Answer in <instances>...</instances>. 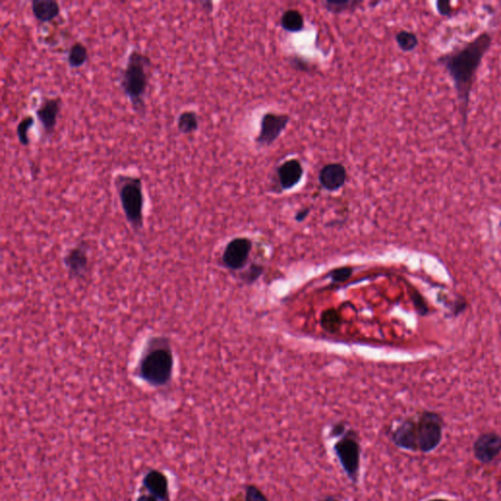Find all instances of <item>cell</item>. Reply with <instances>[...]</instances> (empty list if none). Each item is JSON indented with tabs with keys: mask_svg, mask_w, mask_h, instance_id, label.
<instances>
[{
	"mask_svg": "<svg viewBox=\"0 0 501 501\" xmlns=\"http://www.w3.org/2000/svg\"><path fill=\"white\" fill-rule=\"evenodd\" d=\"M493 44V35L481 33L471 42L459 49L443 54L437 59L439 65L445 69L455 85L462 118V134H466L470 99L476 76L484 57Z\"/></svg>",
	"mask_w": 501,
	"mask_h": 501,
	"instance_id": "1",
	"label": "cell"
},
{
	"mask_svg": "<svg viewBox=\"0 0 501 501\" xmlns=\"http://www.w3.org/2000/svg\"><path fill=\"white\" fill-rule=\"evenodd\" d=\"M445 421L440 413L423 410L403 418L392 429L391 441L401 450L410 452H433L443 438Z\"/></svg>",
	"mask_w": 501,
	"mask_h": 501,
	"instance_id": "2",
	"label": "cell"
},
{
	"mask_svg": "<svg viewBox=\"0 0 501 501\" xmlns=\"http://www.w3.org/2000/svg\"><path fill=\"white\" fill-rule=\"evenodd\" d=\"M175 368V355L170 339L165 336L152 337L147 342L137 363V377L154 388L170 383Z\"/></svg>",
	"mask_w": 501,
	"mask_h": 501,
	"instance_id": "3",
	"label": "cell"
},
{
	"mask_svg": "<svg viewBox=\"0 0 501 501\" xmlns=\"http://www.w3.org/2000/svg\"><path fill=\"white\" fill-rule=\"evenodd\" d=\"M150 56L139 49L128 53L125 67L121 69L118 82L123 94L137 115L144 117L147 112L146 94L152 68Z\"/></svg>",
	"mask_w": 501,
	"mask_h": 501,
	"instance_id": "4",
	"label": "cell"
},
{
	"mask_svg": "<svg viewBox=\"0 0 501 501\" xmlns=\"http://www.w3.org/2000/svg\"><path fill=\"white\" fill-rule=\"evenodd\" d=\"M114 186L125 220L135 234L144 229L145 194L141 177L127 173H118L114 177Z\"/></svg>",
	"mask_w": 501,
	"mask_h": 501,
	"instance_id": "5",
	"label": "cell"
},
{
	"mask_svg": "<svg viewBox=\"0 0 501 501\" xmlns=\"http://www.w3.org/2000/svg\"><path fill=\"white\" fill-rule=\"evenodd\" d=\"M332 450L346 478L353 484H360L362 448L357 430L349 427L346 433L335 441Z\"/></svg>",
	"mask_w": 501,
	"mask_h": 501,
	"instance_id": "6",
	"label": "cell"
},
{
	"mask_svg": "<svg viewBox=\"0 0 501 501\" xmlns=\"http://www.w3.org/2000/svg\"><path fill=\"white\" fill-rule=\"evenodd\" d=\"M252 248L253 242L247 237H236L230 240L222 252V265L232 272L243 270L250 258Z\"/></svg>",
	"mask_w": 501,
	"mask_h": 501,
	"instance_id": "7",
	"label": "cell"
},
{
	"mask_svg": "<svg viewBox=\"0 0 501 501\" xmlns=\"http://www.w3.org/2000/svg\"><path fill=\"white\" fill-rule=\"evenodd\" d=\"M289 122L290 116L286 114L272 113V112L265 113L261 121L260 132L256 137V143L262 147L270 146L286 130Z\"/></svg>",
	"mask_w": 501,
	"mask_h": 501,
	"instance_id": "8",
	"label": "cell"
},
{
	"mask_svg": "<svg viewBox=\"0 0 501 501\" xmlns=\"http://www.w3.org/2000/svg\"><path fill=\"white\" fill-rule=\"evenodd\" d=\"M63 101L59 96L49 97L42 101L35 109V118L42 125V135L45 139H51L55 132Z\"/></svg>",
	"mask_w": 501,
	"mask_h": 501,
	"instance_id": "9",
	"label": "cell"
},
{
	"mask_svg": "<svg viewBox=\"0 0 501 501\" xmlns=\"http://www.w3.org/2000/svg\"><path fill=\"white\" fill-rule=\"evenodd\" d=\"M473 452L482 464L493 462L501 453V434L493 431L480 434L474 441Z\"/></svg>",
	"mask_w": 501,
	"mask_h": 501,
	"instance_id": "10",
	"label": "cell"
},
{
	"mask_svg": "<svg viewBox=\"0 0 501 501\" xmlns=\"http://www.w3.org/2000/svg\"><path fill=\"white\" fill-rule=\"evenodd\" d=\"M348 179V173L343 164L329 163L323 166L318 173V182L323 189L337 192L343 188Z\"/></svg>",
	"mask_w": 501,
	"mask_h": 501,
	"instance_id": "11",
	"label": "cell"
},
{
	"mask_svg": "<svg viewBox=\"0 0 501 501\" xmlns=\"http://www.w3.org/2000/svg\"><path fill=\"white\" fill-rule=\"evenodd\" d=\"M304 173L305 170L298 159H290L282 163L276 170L280 191H287L296 187L303 179Z\"/></svg>",
	"mask_w": 501,
	"mask_h": 501,
	"instance_id": "12",
	"label": "cell"
},
{
	"mask_svg": "<svg viewBox=\"0 0 501 501\" xmlns=\"http://www.w3.org/2000/svg\"><path fill=\"white\" fill-rule=\"evenodd\" d=\"M89 254L87 246L78 244L64 258V265L73 277H84L89 270Z\"/></svg>",
	"mask_w": 501,
	"mask_h": 501,
	"instance_id": "13",
	"label": "cell"
},
{
	"mask_svg": "<svg viewBox=\"0 0 501 501\" xmlns=\"http://www.w3.org/2000/svg\"><path fill=\"white\" fill-rule=\"evenodd\" d=\"M144 488L159 501H168V481L167 477L158 470H151L145 475Z\"/></svg>",
	"mask_w": 501,
	"mask_h": 501,
	"instance_id": "14",
	"label": "cell"
},
{
	"mask_svg": "<svg viewBox=\"0 0 501 501\" xmlns=\"http://www.w3.org/2000/svg\"><path fill=\"white\" fill-rule=\"evenodd\" d=\"M33 15L40 23H51L61 13L60 3L56 0H33Z\"/></svg>",
	"mask_w": 501,
	"mask_h": 501,
	"instance_id": "15",
	"label": "cell"
},
{
	"mask_svg": "<svg viewBox=\"0 0 501 501\" xmlns=\"http://www.w3.org/2000/svg\"><path fill=\"white\" fill-rule=\"evenodd\" d=\"M89 49L82 42H75L69 49L66 60L71 69L84 67L89 61Z\"/></svg>",
	"mask_w": 501,
	"mask_h": 501,
	"instance_id": "16",
	"label": "cell"
},
{
	"mask_svg": "<svg viewBox=\"0 0 501 501\" xmlns=\"http://www.w3.org/2000/svg\"><path fill=\"white\" fill-rule=\"evenodd\" d=\"M280 25L286 32L300 33L305 28V18L297 9H289L282 15Z\"/></svg>",
	"mask_w": 501,
	"mask_h": 501,
	"instance_id": "17",
	"label": "cell"
},
{
	"mask_svg": "<svg viewBox=\"0 0 501 501\" xmlns=\"http://www.w3.org/2000/svg\"><path fill=\"white\" fill-rule=\"evenodd\" d=\"M200 118L195 111L186 110L179 114L177 120V128L180 134H192L198 130Z\"/></svg>",
	"mask_w": 501,
	"mask_h": 501,
	"instance_id": "18",
	"label": "cell"
},
{
	"mask_svg": "<svg viewBox=\"0 0 501 501\" xmlns=\"http://www.w3.org/2000/svg\"><path fill=\"white\" fill-rule=\"evenodd\" d=\"M396 42L398 49L403 52H412L419 45V39L415 33L410 30H401L396 35Z\"/></svg>",
	"mask_w": 501,
	"mask_h": 501,
	"instance_id": "19",
	"label": "cell"
},
{
	"mask_svg": "<svg viewBox=\"0 0 501 501\" xmlns=\"http://www.w3.org/2000/svg\"><path fill=\"white\" fill-rule=\"evenodd\" d=\"M362 1L358 0H346V1H324L323 6L330 13L339 15V14L346 13V12H353L358 8Z\"/></svg>",
	"mask_w": 501,
	"mask_h": 501,
	"instance_id": "20",
	"label": "cell"
},
{
	"mask_svg": "<svg viewBox=\"0 0 501 501\" xmlns=\"http://www.w3.org/2000/svg\"><path fill=\"white\" fill-rule=\"evenodd\" d=\"M35 123V117L32 115H27L21 118L16 128V135H17L19 143L24 147L30 144V139L28 137V132L34 127Z\"/></svg>",
	"mask_w": 501,
	"mask_h": 501,
	"instance_id": "21",
	"label": "cell"
},
{
	"mask_svg": "<svg viewBox=\"0 0 501 501\" xmlns=\"http://www.w3.org/2000/svg\"><path fill=\"white\" fill-rule=\"evenodd\" d=\"M244 501H270L267 495L256 484L244 486Z\"/></svg>",
	"mask_w": 501,
	"mask_h": 501,
	"instance_id": "22",
	"label": "cell"
},
{
	"mask_svg": "<svg viewBox=\"0 0 501 501\" xmlns=\"http://www.w3.org/2000/svg\"><path fill=\"white\" fill-rule=\"evenodd\" d=\"M353 267H344L332 270V272L329 273V276L335 283H341V282L346 281V280L350 279L351 275H353Z\"/></svg>",
	"mask_w": 501,
	"mask_h": 501,
	"instance_id": "23",
	"label": "cell"
},
{
	"mask_svg": "<svg viewBox=\"0 0 501 501\" xmlns=\"http://www.w3.org/2000/svg\"><path fill=\"white\" fill-rule=\"evenodd\" d=\"M436 8L441 17H451L455 13V9L451 6L450 0H439L436 2Z\"/></svg>",
	"mask_w": 501,
	"mask_h": 501,
	"instance_id": "24",
	"label": "cell"
},
{
	"mask_svg": "<svg viewBox=\"0 0 501 501\" xmlns=\"http://www.w3.org/2000/svg\"><path fill=\"white\" fill-rule=\"evenodd\" d=\"M263 270L261 265H254L243 275L242 279L247 283H254L262 275Z\"/></svg>",
	"mask_w": 501,
	"mask_h": 501,
	"instance_id": "25",
	"label": "cell"
},
{
	"mask_svg": "<svg viewBox=\"0 0 501 501\" xmlns=\"http://www.w3.org/2000/svg\"><path fill=\"white\" fill-rule=\"evenodd\" d=\"M348 428V424H346V422L339 421L332 424L328 432L329 439H335V440H337V439L340 438V437L346 433Z\"/></svg>",
	"mask_w": 501,
	"mask_h": 501,
	"instance_id": "26",
	"label": "cell"
},
{
	"mask_svg": "<svg viewBox=\"0 0 501 501\" xmlns=\"http://www.w3.org/2000/svg\"><path fill=\"white\" fill-rule=\"evenodd\" d=\"M310 213V208H303L299 210L295 215V220L297 222H303Z\"/></svg>",
	"mask_w": 501,
	"mask_h": 501,
	"instance_id": "27",
	"label": "cell"
},
{
	"mask_svg": "<svg viewBox=\"0 0 501 501\" xmlns=\"http://www.w3.org/2000/svg\"><path fill=\"white\" fill-rule=\"evenodd\" d=\"M292 63H293V65H297V64L300 65L298 68H297L298 70H308V63H306V62H303V60L300 58H294Z\"/></svg>",
	"mask_w": 501,
	"mask_h": 501,
	"instance_id": "28",
	"label": "cell"
},
{
	"mask_svg": "<svg viewBox=\"0 0 501 501\" xmlns=\"http://www.w3.org/2000/svg\"><path fill=\"white\" fill-rule=\"evenodd\" d=\"M137 501H159L157 500L155 496H153L150 495V493H148V495H140L139 498H137Z\"/></svg>",
	"mask_w": 501,
	"mask_h": 501,
	"instance_id": "29",
	"label": "cell"
},
{
	"mask_svg": "<svg viewBox=\"0 0 501 501\" xmlns=\"http://www.w3.org/2000/svg\"><path fill=\"white\" fill-rule=\"evenodd\" d=\"M317 501H342V500H339V498H337L336 496H334V495H326V496H324V498H320V500H318Z\"/></svg>",
	"mask_w": 501,
	"mask_h": 501,
	"instance_id": "30",
	"label": "cell"
},
{
	"mask_svg": "<svg viewBox=\"0 0 501 501\" xmlns=\"http://www.w3.org/2000/svg\"><path fill=\"white\" fill-rule=\"evenodd\" d=\"M427 501H452V500H446V498H432V500H429Z\"/></svg>",
	"mask_w": 501,
	"mask_h": 501,
	"instance_id": "31",
	"label": "cell"
}]
</instances>
